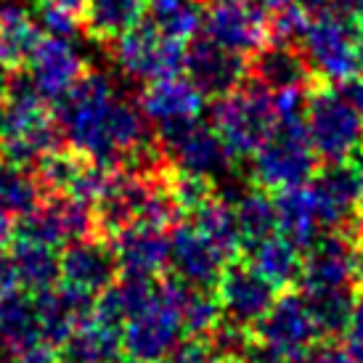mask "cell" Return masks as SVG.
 <instances>
[{
    "instance_id": "cell-1",
    "label": "cell",
    "mask_w": 363,
    "mask_h": 363,
    "mask_svg": "<svg viewBox=\"0 0 363 363\" xmlns=\"http://www.w3.org/2000/svg\"><path fill=\"white\" fill-rule=\"evenodd\" d=\"M56 104L61 138L80 160L117 170L146 146L143 111L120 99L101 72L82 74V80Z\"/></svg>"
},
{
    "instance_id": "cell-2",
    "label": "cell",
    "mask_w": 363,
    "mask_h": 363,
    "mask_svg": "<svg viewBox=\"0 0 363 363\" xmlns=\"http://www.w3.org/2000/svg\"><path fill=\"white\" fill-rule=\"evenodd\" d=\"M59 125L48 104L27 74H13L6 82V104L0 114V154L11 164H40L59 152Z\"/></svg>"
},
{
    "instance_id": "cell-3",
    "label": "cell",
    "mask_w": 363,
    "mask_h": 363,
    "mask_svg": "<svg viewBox=\"0 0 363 363\" xmlns=\"http://www.w3.org/2000/svg\"><path fill=\"white\" fill-rule=\"evenodd\" d=\"M189 286L178 279H162L154 297L122 326V353L135 363H162L181 345V305Z\"/></svg>"
},
{
    "instance_id": "cell-4",
    "label": "cell",
    "mask_w": 363,
    "mask_h": 363,
    "mask_svg": "<svg viewBox=\"0 0 363 363\" xmlns=\"http://www.w3.org/2000/svg\"><path fill=\"white\" fill-rule=\"evenodd\" d=\"M212 128L231 157H255L279 128L273 93L252 80L228 96H220L212 106Z\"/></svg>"
},
{
    "instance_id": "cell-5",
    "label": "cell",
    "mask_w": 363,
    "mask_h": 363,
    "mask_svg": "<svg viewBox=\"0 0 363 363\" xmlns=\"http://www.w3.org/2000/svg\"><path fill=\"white\" fill-rule=\"evenodd\" d=\"M305 130L315 157L326 164L353 160L363 152V117L337 88H318L308 96Z\"/></svg>"
},
{
    "instance_id": "cell-6",
    "label": "cell",
    "mask_w": 363,
    "mask_h": 363,
    "mask_svg": "<svg viewBox=\"0 0 363 363\" xmlns=\"http://www.w3.org/2000/svg\"><path fill=\"white\" fill-rule=\"evenodd\" d=\"M318 157L308 141L305 122L279 125L252 157V175L260 189L284 191L311 183Z\"/></svg>"
},
{
    "instance_id": "cell-7",
    "label": "cell",
    "mask_w": 363,
    "mask_h": 363,
    "mask_svg": "<svg viewBox=\"0 0 363 363\" xmlns=\"http://www.w3.org/2000/svg\"><path fill=\"white\" fill-rule=\"evenodd\" d=\"M160 149L181 175L202 181L220 175L231 162V154L220 135L215 133V128L199 122V117L160 125Z\"/></svg>"
},
{
    "instance_id": "cell-8",
    "label": "cell",
    "mask_w": 363,
    "mask_h": 363,
    "mask_svg": "<svg viewBox=\"0 0 363 363\" xmlns=\"http://www.w3.org/2000/svg\"><path fill=\"white\" fill-rule=\"evenodd\" d=\"M303 53L311 72L334 85L358 77L361 61L355 51V30L337 13H321L311 21L303 38Z\"/></svg>"
},
{
    "instance_id": "cell-9",
    "label": "cell",
    "mask_w": 363,
    "mask_h": 363,
    "mask_svg": "<svg viewBox=\"0 0 363 363\" xmlns=\"http://www.w3.org/2000/svg\"><path fill=\"white\" fill-rule=\"evenodd\" d=\"M204 32L212 43L236 56H255L271 35L260 0H210L204 6Z\"/></svg>"
},
{
    "instance_id": "cell-10",
    "label": "cell",
    "mask_w": 363,
    "mask_h": 363,
    "mask_svg": "<svg viewBox=\"0 0 363 363\" xmlns=\"http://www.w3.org/2000/svg\"><path fill=\"white\" fill-rule=\"evenodd\" d=\"M114 59L125 74L143 82H157L181 74L186 48L183 43L164 38L149 21H143L114 40Z\"/></svg>"
},
{
    "instance_id": "cell-11",
    "label": "cell",
    "mask_w": 363,
    "mask_h": 363,
    "mask_svg": "<svg viewBox=\"0 0 363 363\" xmlns=\"http://www.w3.org/2000/svg\"><path fill=\"white\" fill-rule=\"evenodd\" d=\"M318 337L321 334L315 329L305 297L294 292L276 297L271 311L257 323V345L294 363L305 361L313 353Z\"/></svg>"
},
{
    "instance_id": "cell-12",
    "label": "cell",
    "mask_w": 363,
    "mask_h": 363,
    "mask_svg": "<svg viewBox=\"0 0 363 363\" xmlns=\"http://www.w3.org/2000/svg\"><path fill=\"white\" fill-rule=\"evenodd\" d=\"M96 228H99V220H96V212L91 210V204L59 194L48 202H43L27 218H21L19 239H30V242L45 244V247L56 250L61 244L88 239Z\"/></svg>"
},
{
    "instance_id": "cell-13",
    "label": "cell",
    "mask_w": 363,
    "mask_h": 363,
    "mask_svg": "<svg viewBox=\"0 0 363 363\" xmlns=\"http://www.w3.org/2000/svg\"><path fill=\"white\" fill-rule=\"evenodd\" d=\"M85 61L69 38L45 35L27 59V77L45 101H59L82 80Z\"/></svg>"
},
{
    "instance_id": "cell-14",
    "label": "cell",
    "mask_w": 363,
    "mask_h": 363,
    "mask_svg": "<svg viewBox=\"0 0 363 363\" xmlns=\"http://www.w3.org/2000/svg\"><path fill=\"white\" fill-rule=\"evenodd\" d=\"M170 268L175 279L194 289L218 286L228 268V257L194 225H175L170 236Z\"/></svg>"
},
{
    "instance_id": "cell-15",
    "label": "cell",
    "mask_w": 363,
    "mask_h": 363,
    "mask_svg": "<svg viewBox=\"0 0 363 363\" xmlns=\"http://www.w3.org/2000/svg\"><path fill=\"white\" fill-rule=\"evenodd\" d=\"M218 300L228 321L250 329L257 326L262 315L271 311L276 289L252 265H228L218 284Z\"/></svg>"
},
{
    "instance_id": "cell-16",
    "label": "cell",
    "mask_w": 363,
    "mask_h": 363,
    "mask_svg": "<svg viewBox=\"0 0 363 363\" xmlns=\"http://www.w3.org/2000/svg\"><path fill=\"white\" fill-rule=\"evenodd\" d=\"M321 204V220L326 228H340L355 215L363 202V152L353 160L326 164L313 181Z\"/></svg>"
},
{
    "instance_id": "cell-17",
    "label": "cell",
    "mask_w": 363,
    "mask_h": 363,
    "mask_svg": "<svg viewBox=\"0 0 363 363\" xmlns=\"http://www.w3.org/2000/svg\"><path fill=\"white\" fill-rule=\"evenodd\" d=\"M59 260L61 281L85 294H101L117 281V271H120L117 255H114V247L104 239L88 236V239L67 244Z\"/></svg>"
},
{
    "instance_id": "cell-18",
    "label": "cell",
    "mask_w": 363,
    "mask_h": 363,
    "mask_svg": "<svg viewBox=\"0 0 363 363\" xmlns=\"http://www.w3.org/2000/svg\"><path fill=\"white\" fill-rule=\"evenodd\" d=\"M114 255L122 276L152 281L170 265V236L149 223H130L114 233Z\"/></svg>"
},
{
    "instance_id": "cell-19",
    "label": "cell",
    "mask_w": 363,
    "mask_h": 363,
    "mask_svg": "<svg viewBox=\"0 0 363 363\" xmlns=\"http://www.w3.org/2000/svg\"><path fill=\"white\" fill-rule=\"evenodd\" d=\"M183 69L189 72V80L204 93V96H228L236 88H242V80L247 74L242 56L225 51L210 38L204 40H191L186 48V61Z\"/></svg>"
},
{
    "instance_id": "cell-20",
    "label": "cell",
    "mask_w": 363,
    "mask_h": 363,
    "mask_svg": "<svg viewBox=\"0 0 363 363\" xmlns=\"http://www.w3.org/2000/svg\"><path fill=\"white\" fill-rule=\"evenodd\" d=\"M355 273V247L340 233L318 236L303 262V289H347Z\"/></svg>"
},
{
    "instance_id": "cell-21",
    "label": "cell",
    "mask_w": 363,
    "mask_h": 363,
    "mask_svg": "<svg viewBox=\"0 0 363 363\" xmlns=\"http://www.w3.org/2000/svg\"><path fill=\"white\" fill-rule=\"evenodd\" d=\"M93 303H96L93 294L72 289L67 284L40 292L35 297V305H38L43 340L51 345H64L77 332V326L91 318Z\"/></svg>"
},
{
    "instance_id": "cell-22",
    "label": "cell",
    "mask_w": 363,
    "mask_h": 363,
    "mask_svg": "<svg viewBox=\"0 0 363 363\" xmlns=\"http://www.w3.org/2000/svg\"><path fill=\"white\" fill-rule=\"evenodd\" d=\"M204 106V93L189 77H167L149 82L141 93V111L157 125L196 120Z\"/></svg>"
},
{
    "instance_id": "cell-23",
    "label": "cell",
    "mask_w": 363,
    "mask_h": 363,
    "mask_svg": "<svg viewBox=\"0 0 363 363\" xmlns=\"http://www.w3.org/2000/svg\"><path fill=\"white\" fill-rule=\"evenodd\" d=\"M252 80L260 82L265 91H284V88H305L311 82V67L305 53L297 45L286 43H265L252 56Z\"/></svg>"
},
{
    "instance_id": "cell-24",
    "label": "cell",
    "mask_w": 363,
    "mask_h": 363,
    "mask_svg": "<svg viewBox=\"0 0 363 363\" xmlns=\"http://www.w3.org/2000/svg\"><path fill=\"white\" fill-rule=\"evenodd\" d=\"M276 218H279V231L294 242L300 250L311 247L318 239V228L323 225L321 220V204H318V194L313 189V183L305 186H294V189H284L276 194Z\"/></svg>"
},
{
    "instance_id": "cell-25",
    "label": "cell",
    "mask_w": 363,
    "mask_h": 363,
    "mask_svg": "<svg viewBox=\"0 0 363 363\" xmlns=\"http://www.w3.org/2000/svg\"><path fill=\"white\" fill-rule=\"evenodd\" d=\"M303 252L284 233H273L268 239L250 247V265L260 273L273 289H284L303 276Z\"/></svg>"
},
{
    "instance_id": "cell-26",
    "label": "cell",
    "mask_w": 363,
    "mask_h": 363,
    "mask_svg": "<svg viewBox=\"0 0 363 363\" xmlns=\"http://www.w3.org/2000/svg\"><path fill=\"white\" fill-rule=\"evenodd\" d=\"M9 260L11 271H13V281L35 294L53 289L56 281L61 279L59 255L53 252V247H45V244L16 239Z\"/></svg>"
},
{
    "instance_id": "cell-27",
    "label": "cell",
    "mask_w": 363,
    "mask_h": 363,
    "mask_svg": "<svg viewBox=\"0 0 363 363\" xmlns=\"http://www.w3.org/2000/svg\"><path fill=\"white\" fill-rule=\"evenodd\" d=\"M154 297V284L146 279H133L122 276L120 281H114L109 289H104L96 303H93L91 318L96 323H104L109 329L122 332V326L141 311L143 305Z\"/></svg>"
},
{
    "instance_id": "cell-28",
    "label": "cell",
    "mask_w": 363,
    "mask_h": 363,
    "mask_svg": "<svg viewBox=\"0 0 363 363\" xmlns=\"http://www.w3.org/2000/svg\"><path fill=\"white\" fill-rule=\"evenodd\" d=\"M40 318L35 297L9 289L0 294V345L11 353H19L30 345L40 342Z\"/></svg>"
},
{
    "instance_id": "cell-29",
    "label": "cell",
    "mask_w": 363,
    "mask_h": 363,
    "mask_svg": "<svg viewBox=\"0 0 363 363\" xmlns=\"http://www.w3.org/2000/svg\"><path fill=\"white\" fill-rule=\"evenodd\" d=\"M146 21L164 38L189 43L204 27V6L202 0H149Z\"/></svg>"
},
{
    "instance_id": "cell-30",
    "label": "cell",
    "mask_w": 363,
    "mask_h": 363,
    "mask_svg": "<svg viewBox=\"0 0 363 363\" xmlns=\"http://www.w3.org/2000/svg\"><path fill=\"white\" fill-rule=\"evenodd\" d=\"M194 228L210 239L225 257H236L244 247V236L236 220V210L220 196H210L204 204L194 210Z\"/></svg>"
},
{
    "instance_id": "cell-31",
    "label": "cell",
    "mask_w": 363,
    "mask_h": 363,
    "mask_svg": "<svg viewBox=\"0 0 363 363\" xmlns=\"http://www.w3.org/2000/svg\"><path fill=\"white\" fill-rule=\"evenodd\" d=\"M40 38V24L27 11L13 3L0 6V64H27Z\"/></svg>"
},
{
    "instance_id": "cell-32",
    "label": "cell",
    "mask_w": 363,
    "mask_h": 363,
    "mask_svg": "<svg viewBox=\"0 0 363 363\" xmlns=\"http://www.w3.org/2000/svg\"><path fill=\"white\" fill-rule=\"evenodd\" d=\"M149 0H88L85 27L96 40H117L141 24Z\"/></svg>"
},
{
    "instance_id": "cell-33",
    "label": "cell",
    "mask_w": 363,
    "mask_h": 363,
    "mask_svg": "<svg viewBox=\"0 0 363 363\" xmlns=\"http://www.w3.org/2000/svg\"><path fill=\"white\" fill-rule=\"evenodd\" d=\"M120 353L122 332L93 318L77 326V332L64 342V363H117Z\"/></svg>"
},
{
    "instance_id": "cell-34",
    "label": "cell",
    "mask_w": 363,
    "mask_h": 363,
    "mask_svg": "<svg viewBox=\"0 0 363 363\" xmlns=\"http://www.w3.org/2000/svg\"><path fill=\"white\" fill-rule=\"evenodd\" d=\"M303 297L321 337H340L342 332H347L355 308L350 286L347 289H303Z\"/></svg>"
},
{
    "instance_id": "cell-35",
    "label": "cell",
    "mask_w": 363,
    "mask_h": 363,
    "mask_svg": "<svg viewBox=\"0 0 363 363\" xmlns=\"http://www.w3.org/2000/svg\"><path fill=\"white\" fill-rule=\"evenodd\" d=\"M0 202L11 215L27 218L43 204V183L21 164H0Z\"/></svg>"
},
{
    "instance_id": "cell-36",
    "label": "cell",
    "mask_w": 363,
    "mask_h": 363,
    "mask_svg": "<svg viewBox=\"0 0 363 363\" xmlns=\"http://www.w3.org/2000/svg\"><path fill=\"white\" fill-rule=\"evenodd\" d=\"M233 210H236V220H239V228H242L247 247L273 236L276 228H279L276 202L262 189H252V191L242 194L239 202L233 204Z\"/></svg>"
},
{
    "instance_id": "cell-37",
    "label": "cell",
    "mask_w": 363,
    "mask_h": 363,
    "mask_svg": "<svg viewBox=\"0 0 363 363\" xmlns=\"http://www.w3.org/2000/svg\"><path fill=\"white\" fill-rule=\"evenodd\" d=\"M181 323H183V334H189L191 340L210 337L223 323L220 300L215 294L207 292V289H194V286H189V292H186L181 305Z\"/></svg>"
},
{
    "instance_id": "cell-38",
    "label": "cell",
    "mask_w": 363,
    "mask_h": 363,
    "mask_svg": "<svg viewBox=\"0 0 363 363\" xmlns=\"http://www.w3.org/2000/svg\"><path fill=\"white\" fill-rule=\"evenodd\" d=\"M88 0H38V24L53 38H69L85 24Z\"/></svg>"
},
{
    "instance_id": "cell-39",
    "label": "cell",
    "mask_w": 363,
    "mask_h": 363,
    "mask_svg": "<svg viewBox=\"0 0 363 363\" xmlns=\"http://www.w3.org/2000/svg\"><path fill=\"white\" fill-rule=\"evenodd\" d=\"M311 13L300 6V3H292L286 9L276 11V16L271 21V35L276 43H286V45H297L303 43L305 32L311 27Z\"/></svg>"
},
{
    "instance_id": "cell-40",
    "label": "cell",
    "mask_w": 363,
    "mask_h": 363,
    "mask_svg": "<svg viewBox=\"0 0 363 363\" xmlns=\"http://www.w3.org/2000/svg\"><path fill=\"white\" fill-rule=\"evenodd\" d=\"M210 345L220 358H228V361H244L247 350L252 347V337H250V332H247L244 326L225 321L210 334Z\"/></svg>"
},
{
    "instance_id": "cell-41",
    "label": "cell",
    "mask_w": 363,
    "mask_h": 363,
    "mask_svg": "<svg viewBox=\"0 0 363 363\" xmlns=\"http://www.w3.org/2000/svg\"><path fill=\"white\" fill-rule=\"evenodd\" d=\"M273 109H276L279 125L305 122L308 93H305V88H284V91H276L273 93Z\"/></svg>"
},
{
    "instance_id": "cell-42",
    "label": "cell",
    "mask_w": 363,
    "mask_h": 363,
    "mask_svg": "<svg viewBox=\"0 0 363 363\" xmlns=\"http://www.w3.org/2000/svg\"><path fill=\"white\" fill-rule=\"evenodd\" d=\"M172 196L178 199L183 210H196L199 204H204L210 199V183L202 181V178H191V175H178L170 186Z\"/></svg>"
},
{
    "instance_id": "cell-43",
    "label": "cell",
    "mask_w": 363,
    "mask_h": 363,
    "mask_svg": "<svg viewBox=\"0 0 363 363\" xmlns=\"http://www.w3.org/2000/svg\"><path fill=\"white\" fill-rule=\"evenodd\" d=\"M220 361L223 358L212 350V345L202 342V340H189V342L178 345L162 363H220Z\"/></svg>"
},
{
    "instance_id": "cell-44",
    "label": "cell",
    "mask_w": 363,
    "mask_h": 363,
    "mask_svg": "<svg viewBox=\"0 0 363 363\" xmlns=\"http://www.w3.org/2000/svg\"><path fill=\"white\" fill-rule=\"evenodd\" d=\"M308 363H358L355 361L353 350L347 345L326 342L321 347H313V353L305 358Z\"/></svg>"
},
{
    "instance_id": "cell-45",
    "label": "cell",
    "mask_w": 363,
    "mask_h": 363,
    "mask_svg": "<svg viewBox=\"0 0 363 363\" xmlns=\"http://www.w3.org/2000/svg\"><path fill=\"white\" fill-rule=\"evenodd\" d=\"M16 363H61V361H59V353H56V345L40 340V342L19 350L16 353Z\"/></svg>"
},
{
    "instance_id": "cell-46",
    "label": "cell",
    "mask_w": 363,
    "mask_h": 363,
    "mask_svg": "<svg viewBox=\"0 0 363 363\" xmlns=\"http://www.w3.org/2000/svg\"><path fill=\"white\" fill-rule=\"evenodd\" d=\"M329 3V9L337 13V16H342V19H363V0H326Z\"/></svg>"
},
{
    "instance_id": "cell-47",
    "label": "cell",
    "mask_w": 363,
    "mask_h": 363,
    "mask_svg": "<svg viewBox=\"0 0 363 363\" xmlns=\"http://www.w3.org/2000/svg\"><path fill=\"white\" fill-rule=\"evenodd\" d=\"M347 340H350V347L363 350V300L355 303L353 308V315H350V323H347Z\"/></svg>"
},
{
    "instance_id": "cell-48",
    "label": "cell",
    "mask_w": 363,
    "mask_h": 363,
    "mask_svg": "<svg viewBox=\"0 0 363 363\" xmlns=\"http://www.w3.org/2000/svg\"><path fill=\"white\" fill-rule=\"evenodd\" d=\"M244 363H294V361H286V358H281V355L271 353L268 347L252 342V347H250L247 355H244Z\"/></svg>"
},
{
    "instance_id": "cell-49",
    "label": "cell",
    "mask_w": 363,
    "mask_h": 363,
    "mask_svg": "<svg viewBox=\"0 0 363 363\" xmlns=\"http://www.w3.org/2000/svg\"><path fill=\"white\" fill-rule=\"evenodd\" d=\"M342 93L347 96V101L355 106V111H358V114L363 117V77H355V80L345 82Z\"/></svg>"
},
{
    "instance_id": "cell-50",
    "label": "cell",
    "mask_w": 363,
    "mask_h": 363,
    "mask_svg": "<svg viewBox=\"0 0 363 363\" xmlns=\"http://www.w3.org/2000/svg\"><path fill=\"white\" fill-rule=\"evenodd\" d=\"M16 286V281H13V271H11V260L6 257V255L0 252V294L9 292V289H13Z\"/></svg>"
},
{
    "instance_id": "cell-51",
    "label": "cell",
    "mask_w": 363,
    "mask_h": 363,
    "mask_svg": "<svg viewBox=\"0 0 363 363\" xmlns=\"http://www.w3.org/2000/svg\"><path fill=\"white\" fill-rule=\"evenodd\" d=\"M13 233V215L6 210V204L0 202V244H6Z\"/></svg>"
},
{
    "instance_id": "cell-52",
    "label": "cell",
    "mask_w": 363,
    "mask_h": 363,
    "mask_svg": "<svg viewBox=\"0 0 363 363\" xmlns=\"http://www.w3.org/2000/svg\"><path fill=\"white\" fill-rule=\"evenodd\" d=\"M355 51H358V61L363 69V19H358V27H355Z\"/></svg>"
},
{
    "instance_id": "cell-53",
    "label": "cell",
    "mask_w": 363,
    "mask_h": 363,
    "mask_svg": "<svg viewBox=\"0 0 363 363\" xmlns=\"http://www.w3.org/2000/svg\"><path fill=\"white\" fill-rule=\"evenodd\" d=\"M265 9H271V11H281L286 9V6H292V3H297V0H260Z\"/></svg>"
},
{
    "instance_id": "cell-54",
    "label": "cell",
    "mask_w": 363,
    "mask_h": 363,
    "mask_svg": "<svg viewBox=\"0 0 363 363\" xmlns=\"http://www.w3.org/2000/svg\"><path fill=\"white\" fill-rule=\"evenodd\" d=\"M355 231H358V236H361V242H363V202H361V207L355 210Z\"/></svg>"
},
{
    "instance_id": "cell-55",
    "label": "cell",
    "mask_w": 363,
    "mask_h": 363,
    "mask_svg": "<svg viewBox=\"0 0 363 363\" xmlns=\"http://www.w3.org/2000/svg\"><path fill=\"white\" fill-rule=\"evenodd\" d=\"M6 82L9 80L0 77V114H3V104H6Z\"/></svg>"
},
{
    "instance_id": "cell-56",
    "label": "cell",
    "mask_w": 363,
    "mask_h": 363,
    "mask_svg": "<svg viewBox=\"0 0 363 363\" xmlns=\"http://www.w3.org/2000/svg\"><path fill=\"white\" fill-rule=\"evenodd\" d=\"M231 363H244V361H231Z\"/></svg>"
},
{
    "instance_id": "cell-57",
    "label": "cell",
    "mask_w": 363,
    "mask_h": 363,
    "mask_svg": "<svg viewBox=\"0 0 363 363\" xmlns=\"http://www.w3.org/2000/svg\"><path fill=\"white\" fill-rule=\"evenodd\" d=\"M128 363H135V361H128Z\"/></svg>"
},
{
    "instance_id": "cell-58",
    "label": "cell",
    "mask_w": 363,
    "mask_h": 363,
    "mask_svg": "<svg viewBox=\"0 0 363 363\" xmlns=\"http://www.w3.org/2000/svg\"><path fill=\"white\" fill-rule=\"evenodd\" d=\"M61 363H64V361H61Z\"/></svg>"
}]
</instances>
